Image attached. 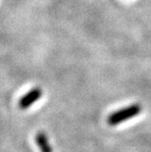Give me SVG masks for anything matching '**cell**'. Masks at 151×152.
<instances>
[{
    "instance_id": "cell-1",
    "label": "cell",
    "mask_w": 151,
    "mask_h": 152,
    "mask_svg": "<svg viewBox=\"0 0 151 152\" xmlns=\"http://www.w3.org/2000/svg\"><path fill=\"white\" fill-rule=\"evenodd\" d=\"M140 111H141V107L139 104H133L124 109L118 110V111L112 113L108 117V124L110 126L119 125L122 122L136 117V116L139 114Z\"/></svg>"
},
{
    "instance_id": "cell-2",
    "label": "cell",
    "mask_w": 151,
    "mask_h": 152,
    "mask_svg": "<svg viewBox=\"0 0 151 152\" xmlns=\"http://www.w3.org/2000/svg\"><path fill=\"white\" fill-rule=\"evenodd\" d=\"M42 96V90L38 87L31 89L27 94H25L19 101V106L21 109H28L31 105H33Z\"/></svg>"
},
{
    "instance_id": "cell-3",
    "label": "cell",
    "mask_w": 151,
    "mask_h": 152,
    "mask_svg": "<svg viewBox=\"0 0 151 152\" xmlns=\"http://www.w3.org/2000/svg\"><path fill=\"white\" fill-rule=\"evenodd\" d=\"M35 141L39 147V149L41 152H53L52 147L48 141V138L46 137V134L42 132H39L35 137Z\"/></svg>"
}]
</instances>
